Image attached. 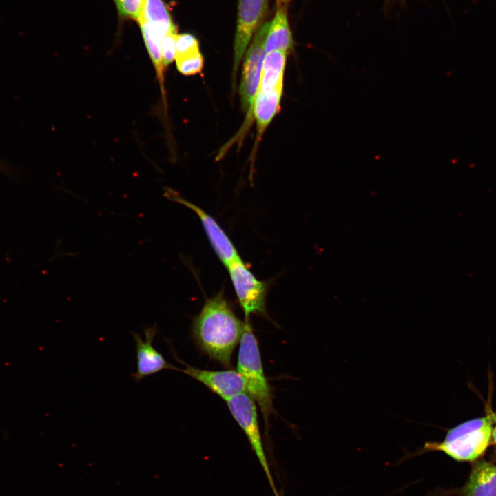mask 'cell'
<instances>
[{
	"instance_id": "cell-13",
	"label": "cell",
	"mask_w": 496,
	"mask_h": 496,
	"mask_svg": "<svg viewBox=\"0 0 496 496\" xmlns=\"http://www.w3.org/2000/svg\"><path fill=\"white\" fill-rule=\"evenodd\" d=\"M282 85L268 92H257L254 103V116L257 123L258 140L280 109Z\"/></svg>"
},
{
	"instance_id": "cell-21",
	"label": "cell",
	"mask_w": 496,
	"mask_h": 496,
	"mask_svg": "<svg viewBox=\"0 0 496 496\" xmlns=\"http://www.w3.org/2000/svg\"><path fill=\"white\" fill-rule=\"evenodd\" d=\"M491 437L492 442L496 444V426L492 429Z\"/></svg>"
},
{
	"instance_id": "cell-17",
	"label": "cell",
	"mask_w": 496,
	"mask_h": 496,
	"mask_svg": "<svg viewBox=\"0 0 496 496\" xmlns=\"http://www.w3.org/2000/svg\"><path fill=\"white\" fill-rule=\"evenodd\" d=\"M495 417L488 415L480 418L473 419L463 422L447 431L444 440H451L459 436L479 430L487 425L492 424Z\"/></svg>"
},
{
	"instance_id": "cell-1",
	"label": "cell",
	"mask_w": 496,
	"mask_h": 496,
	"mask_svg": "<svg viewBox=\"0 0 496 496\" xmlns=\"http://www.w3.org/2000/svg\"><path fill=\"white\" fill-rule=\"evenodd\" d=\"M245 322L235 314L223 292L206 299L192 324L196 344L210 358L231 367L232 353L240 342Z\"/></svg>"
},
{
	"instance_id": "cell-19",
	"label": "cell",
	"mask_w": 496,
	"mask_h": 496,
	"mask_svg": "<svg viewBox=\"0 0 496 496\" xmlns=\"http://www.w3.org/2000/svg\"><path fill=\"white\" fill-rule=\"evenodd\" d=\"M176 56L200 51L198 41L190 34H177L176 37Z\"/></svg>"
},
{
	"instance_id": "cell-4",
	"label": "cell",
	"mask_w": 496,
	"mask_h": 496,
	"mask_svg": "<svg viewBox=\"0 0 496 496\" xmlns=\"http://www.w3.org/2000/svg\"><path fill=\"white\" fill-rule=\"evenodd\" d=\"M226 402L234 419L245 434L265 472L270 486L276 495L278 492L263 448L256 402L247 393L234 396Z\"/></svg>"
},
{
	"instance_id": "cell-2",
	"label": "cell",
	"mask_w": 496,
	"mask_h": 496,
	"mask_svg": "<svg viewBox=\"0 0 496 496\" xmlns=\"http://www.w3.org/2000/svg\"><path fill=\"white\" fill-rule=\"evenodd\" d=\"M237 371L245 382L247 393L258 404L267 428L269 417L275 413L273 391L265 376L258 342L249 321H245L239 342Z\"/></svg>"
},
{
	"instance_id": "cell-6",
	"label": "cell",
	"mask_w": 496,
	"mask_h": 496,
	"mask_svg": "<svg viewBox=\"0 0 496 496\" xmlns=\"http://www.w3.org/2000/svg\"><path fill=\"white\" fill-rule=\"evenodd\" d=\"M492 424L451 440L442 442H426L405 458L416 457L428 452L441 451L457 461H473L482 455L488 446L492 433Z\"/></svg>"
},
{
	"instance_id": "cell-23",
	"label": "cell",
	"mask_w": 496,
	"mask_h": 496,
	"mask_svg": "<svg viewBox=\"0 0 496 496\" xmlns=\"http://www.w3.org/2000/svg\"><path fill=\"white\" fill-rule=\"evenodd\" d=\"M495 457H496V450H495Z\"/></svg>"
},
{
	"instance_id": "cell-20",
	"label": "cell",
	"mask_w": 496,
	"mask_h": 496,
	"mask_svg": "<svg viewBox=\"0 0 496 496\" xmlns=\"http://www.w3.org/2000/svg\"><path fill=\"white\" fill-rule=\"evenodd\" d=\"M177 32H171L166 35L160 43L161 52L164 68L167 67L176 57V37Z\"/></svg>"
},
{
	"instance_id": "cell-12",
	"label": "cell",
	"mask_w": 496,
	"mask_h": 496,
	"mask_svg": "<svg viewBox=\"0 0 496 496\" xmlns=\"http://www.w3.org/2000/svg\"><path fill=\"white\" fill-rule=\"evenodd\" d=\"M458 493L461 496H496V466L484 460L474 464Z\"/></svg>"
},
{
	"instance_id": "cell-24",
	"label": "cell",
	"mask_w": 496,
	"mask_h": 496,
	"mask_svg": "<svg viewBox=\"0 0 496 496\" xmlns=\"http://www.w3.org/2000/svg\"><path fill=\"white\" fill-rule=\"evenodd\" d=\"M280 1H287V0H280Z\"/></svg>"
},
{
	"instance_id": "cell-9",
	"label": "cell",
	"mask_w": 496,
	"mask_h": 496,
	"mask_svg": "<svg viewBox=\"0 0 496 496\" xmlns=\"http://www.w3.org/2000/svg\"><path fill=\"white\" fill-rule=\"evenodd\" d=\"M178 360L185 366L183 369H179L180 371L202 383L226 402L234 396L247 393L245 382L237 370L202 369Z\"/></svg>"
},
{
	"instance_id": "cell-8",
	"label": "cell",
	"mask_w": 496,
	"mask_h": 496,
	"mask_svg": "<svg viewBox=\"0 0 496 496\" xmlns=\"http://www.w3.org/2000/svg\"><path fill=\"white\" fill-rule=\"evenodd\" d=\"M268 0H238L237 26L234 39L233 78L251 37L267 12Z\"/></svg>"
},
{
	"instance_id": "cell-22",
	"label": "cell",
	"mask_w": 496,
	"mask_h": 496,
	"mask_svg": "<svg viewBox=\"0 0 496 496\" xmlns=\"http://www.w3.org/2000/svg\"><path fill=\"white\" fill-rule=\"evenodd\" d=\"M275 496H280L278 493H276Z\"/></svg>"
},
{
	"instance_id": "cell-15",
	"label": "cell",
	"mask_w": 496,
	"mask_h": 496,
	"mask_svg": "<svg viewBox=\"0 0 496 496\" xmlns=\"http://www.w3.org/2000/svg\"><path fill=\"white\" fill-rule=\"evenodd\" d=\"M286 59L287 52L282 50H275L266 54L258 91L268 92L283 84Z\"/></svg>"
},
{
	"instance_id": "cell-10",
	"label": "cell",
	"mask_w": 496,
	"mask_h": 496,
	"mask_svg": "<svg viewBox=\"0 0 496 496\" xmlns=\"http://www.w3.org/2000/svg\"><path fill=\"white\" fill-rule=\"evenodd\" d=\"M145 340L139 334L132 332L135 342L136 355V372L132 375L135 382L157 373L165 369L179 371V369L169 364L164 356L153 346V340L158 333L156 324L143 330Z\"/></svg>"
},
{
	"instance_id": "cell-7",
	"label": "cell",
	"mask_w": 496,
	"mask_h": 496,
	"mask_svg": "<svg viewBox=\"0 0 496 496\" xmlns=\"http://www.w3.org/2000/svg\"><path fill=\"white\" fill-rule=\"evenodd\" d=\"M163 191V196L167 199L183 205L197 214L212 248L226 267L240 258L231 240L211 216L186 200L173 189L164 187Z\"/></svg>"
},
{
	"instance_id": "cell-14",
	"label": "cell",
	"mask_w": 496,
	"mask_h": 496,
	"mask_svg": "<svg viewBox=\"0 0 496 496\" xmlns=\"http://www.w3.org/2000/svg\"><path fill=\"white\" fill-rule=\"evenodd\" d=\"M293 46L291 32L289 25L286 10L284 8H278L274 18L270 22L269 28L265 40V52L275 50L287 52Z\"/></svg>"
},
{
	"instance_id": "cell-26",
	"label": "cell",
	"mask_w": 496,
	"mask_h": 496,
	"mask_svg": "<svg viewBox=\"0 0 496 496\" xmlns=\"http://www.w3.org/2000/svg\"><path fill=\"white\" fill-rule=\"evenodd\" d=\"M114 1H116V0H114Z\"/></svg>"
},
{
	"instance_id": "cell-16",
	"label": "cell",
	"mask_w": 496,
	"mask_h": 496,
	"mask_svg": "<svg viewBox=\"0 0 496 496\" xmlns=\"http://www.w3.org/2000/svg\"><path fill=\"white\" fill-rule=\"evenodd\" d=\"M175 61L178 70L186 76L199 73L203 70L204 64L203 57L200 51L176 56Z\"/></svg>"
},
{
	"instance_id": "cell-3",
	"label": "cell",
	"mask_w": 496,
	"mask_h": 496,
	"mask_svg": "<svg viewBox=\"0 0 496 496\" xmlns=\"http://www.w3.org/2000/svg\"><path fill=\"white\" fill-rule=\"evenodd\" d=\"M227 268L244 312L245 321H249L251 315L266 316V282L258 280L241 258L232 262Z\"/></svg>"
},
{
	"instance_id": "cell-18",
	"label": "cell",
	"mask_w": 496,
	"mask_h": 496,
	"mask_svg": "<svg viewBox=\"0 0 496 496\" xmlns=\"http://www.w3.org/2000/svg\"><path fill=\"white\" fill-rule=\"evenodd\" d=\"M143 1V0H116L114 3L121 17L138 21L142 10Z\"/></svg>"
},
{
	"instance_id": "cell-11",
	"label": "cell",
	"mask_w": 496,
	"mask_h": 496,
	"mask_svg": "<svg viewBox=\"0 0 496 496\" xmlns=\"http://www.w3.org/2000/svg\"><path fill=\"white\" fill-rule=\"evenodd\" d=\"M141 30L146 32L154 41L161 43L171 32H177L171 15L163 0H143L138 19Z\"/></svg>"
},
{
	"instance_id": "cell-25",
	"label": "cell",
	"mask_w": 496,
	"mask_h": 496,
	"mask_svg": "<svg viewBox=\"0 0 496 496\" xmlns=\"http://www.w3.org/2000/svg\"><path fill=\"white\" fill-rule=\"evenodd\" d=\"M1 166L0 165V168H1Z\"/></svg>"
},
{
	"instance_id": "cell-5",
	"label": "cell",
	"mask_w": 496,
	"mask_h": 496,
	"mask_svg": "<svg viewBox=\"0 0 496 496\" xmlns=\"http://www.w3.org/2000/svg\"><path fill=\"white\" fill-rule=\"evenodd\" d=\"M270 22L264 23L257 30L245 54L242 80L239 88L242 107L247 112V119L254 114V103L257 94L263 60L265 56V40Z\"/></svg>"
}]
</instances>
